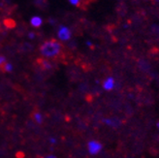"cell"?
Listing matches in <instances>:
<instances>
[{"label":"cell","mask_w":159,"mask_h":158,"mask_svg":"<svg viewBox=\"0 0 159 158\" xmlns=\"http://www.w3.org/2000/svg\"><path fill=\"white\" fill-rule=\"evenodd\" d=\"M40 53H41L45 58L48 59H57L62 54L63 46L62 44L55 40V39H51L44 42L41 47H40Z\"/></svg>","instance_id":"cell-1"},{"label":"cell","mask_w":159,"mask_h":158,"mask_svg":"<svg viewBox=\"0 0 159 158\" xmlns=\"http://www.w3.org/2000/svg\"><path fill=\"white\" fill-rule=\"evenodd\" d=\"M87 148H89V151L90 154H97L101 151L102 145L97 141H90L87 144Z\"/></svg>","instance_id":"cell-2"},{"label":"cell","mask_w":159,"mask_h":158,"mask_svg":"<svg viewBox=\"0 0 159 158\" xmlns=\"http://www.w3.org/2000/svg\"><path fill=\"white\" fill-rule=\"evenodd\" d=\"M10 70H11V65L7 62L4 56L0 55V71L3 73H6V72H9Z\"/></svg>","instance_id":"cell-3"},{"label":"cell","mask_w":159,"mask_h":158,"mask_svg":"<svg viewBox=\"0 0 159 158\" xmlns=\"http://www.w3.org/2000/svg\"><path fill=\"white\" fill-rule=\"evenodd\" d=\"M37 63H38V65L39 67L43 69V70H49L52 68V64H51V62L48 60V58H38L37 59Z\"/></svg>","instance_id":"cell-4"},{"label":"cell","mask_w":159,"mask_h":158,"mask_svg":"<svg viewBox=\"0 0 159 158\" xmlns=\"http://www.w3.org/2000/svg\"><path fill=\"white\" fill-rule=\"evenodd\" d=\"M103 88H104L106 90H112L115 88V80H114V78L109 77L108 79H106L105 82L103 83Z\"/></svg>","instance_id":"cell-5"},{"label":"cell","mask_w":159,"mask_h":158,"mask_svg":"<svg viewBox=\"0 0 159 158\" xmlns=\"http://www.w3.org/2000/svg\"><path fill=\"white\" fill-rule=\"evenodd\" d=\"M31 118H32V120L38 124L43 123V116L39 111H33V112L31 113Z\"/></svg>","instance_id":"cell-6"},{"label":"cell","mask_w":159,"mask_h":158,"mask_svg":"<svg viewBox=\"0 0 159 158\" xmlns=\"http://www.w3.org/2000/svg\"><path fill=\"white\" fill-rule=\"evenodd\" d=\"M58 36H59L60 39H62V40H68V39L71 37V33H70L69 29L63 27V28L60 29L59 33H58Z\"/></svg>","instance_id":"cell-7"},{"label":"cell","mask_w":159,"mask_h":158,"mask_svg":"<svg viewBox=\"0 0 159 158\" xmlns=\"http://www.w3.org/2000/svg\"><path fill=\"white\" fill-rule=\"evenodd\" d=\"M30 22L34 27H40L42 25V20L40 19L39 17H33L32 19H31Z\"/></svg>","instance_id":"cell-8"},{"label":"cell","mask_w":159,"mask_h":158,"mask_svg":"<svg viewBox=\"0 0 159 158\" xmlns=\"http://www.w3.org/2000/svg\"><path fill=\"white\" fill-rule=\"evenodd\" d=\"M5 25L8 27V28H14L16 26V22L12 20H6L5 21Z\"/></svg>","instance_id":"cell-9"},{"label":"cell","mask_w":159,"mask_h":158,"mask_svg":"<svg viewBox=\"0 0 159 158\" xmlns=\"http://www.w3.org/2000/svg\"><path fill=\"white\" fill-rule=\"evenodd\" d=\"M80 1H81V0H70V2L74 5H76V6H78L80 4Z\"/></svg>","instance_id":"cell-10"},{"label":"cell","mask_w":159,"mask_h":158,"mask_svg":"<svg viewBox=\"0 0 159 158\" xmlns=\"http://www.w3.org/2000/svg\"><path fill=\"white\" fill-rule=\"evenodd\" d=\"M156 125H157V127H158V129H159V121L157 122V124H156Z\"/></svg>","instance_id":"cell-11"}]
</instances>
